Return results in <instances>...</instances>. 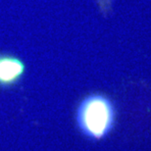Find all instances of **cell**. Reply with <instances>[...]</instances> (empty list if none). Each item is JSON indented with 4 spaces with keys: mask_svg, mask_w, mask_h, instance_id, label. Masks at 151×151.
Listing matches in <instances>:
<instances>
[{
    "mask_svg": "<svg viewBox=\"0 0 151 151\" xmlns=\"http://www.w3.org/2000/svg\"><path fill=\"white\" fill-rule=\"evenodd\" d=\"M77 123L81 132L90 139L99 140L105 137L115 123L112 102L100 94L87 96L78 108Z\"/></svg>",
    "mask_w": 151,
    "mask_h": 151,
    "instance_id": "obj_1",
    "label": "cell"
},
{
    "mask_svg": "<svg viewBox=\"0 0 151 151\" xmlns=\"http://www.w3.org/2000/svg\"><path fill=\"white\" fill-rule=\"evenodd\" d=\"M25 64L17 57L5 55L0 57V86H14L25 73Z\"/></svg>",
    "mask_w": 151,
    "mask_h": 151,
    "instance_id": "obj_2",
    "label": "cell"
}]
</instances>
